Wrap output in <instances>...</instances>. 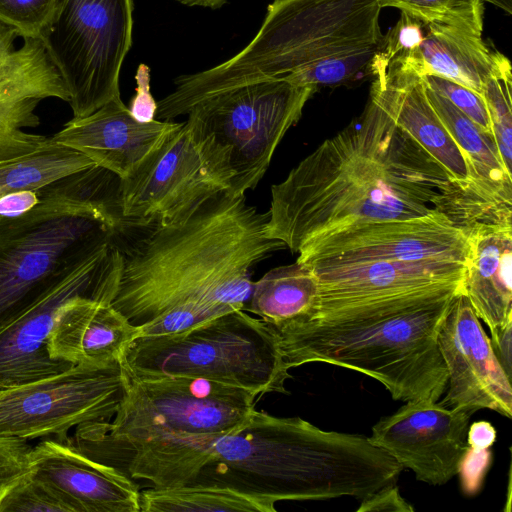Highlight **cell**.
<instances>
[{
    "mask_svg": "<svg viewBox=\"0 0 512 512\" xmlns=\"http://www.w3.org/2000/svg\"><path fill=\"white\" fill-rule=\"evenodd\" d=\"M453 179L370 90L357 118L272 186L266 234L298 253L331 230L424 216Z\"/></svg>",
    "mask_w": 512,
    "mask_h": 512,
    "instance_id": "cell-1",
    "label": "cell"
},
{
    "mask_svg": "<svg viewBox=\"0 0 512 512\" xmlns=\"http://www.w3.org/2000/svg\"><path fill=\"white\" fill-rule=\"evenodd\" d=\"M268 213L226 191L185 218L154 228L131 247L109 304L142 326L180 306L244 310L254 266L286 248L266 234Z\"/></svg>",
    "mask_w": 512,
    "mask_h": 512,
    "instance_id": "cell-2",
    "label": "cell"
},
{
    "mask_svg": "<svg viewBox=\"0 0 512 512\" xmlns=\"http://www.w3.org/2000/svg\"><path fill=\"white\" fill-rule=\"evenodd\" d=\"M261 396L202 378H130L109 421L76 427L66 442L85 457L153 488L190 482L218 438L240 426Z\"/></svg>",
    "mask_w": 512,
    "mask_h": 512,
    "instance_id": "cell-3",
    "label": "cell"
},
{
    "mask_svg": "<svg viewBox=\"0 0 512 512\" xmlns=\"http://www.w3.org/2000/svg\"><path fill=\"white\" fill-rule=\"evenodd\" d=\"M464 286H446L309 313L275 330L288 367L320 362L367 375L394 400L437 402L448 374L438 333Z\"/></svg>",
    "mask_w": 512,
    "mask_h": 512,
    "instance_id": "cell-4",
    "label": "cell"
},
{
    "mask_svg": "<svg viewBox=\"0 0 512 512\" xmlns=\"http://www.w3.org/2000/svg\"><path fill=\"white\" fill-rule=\"evenodd\" d=\"M403 470L364 435L325 431L300 417L254 409L218 438L187 484L217 485L273 503L343 496L362 500L396 483Z\"/></svg>",
    "mask_w": 512,
    "mask_h": 512,
    "instance_id": "cell-5",
    "label": "cell"
},
{
    "mask_svg": "<svg viewBox=\"0 0 512 512\" xmlns=\"http://www.w3.org/2000/svg\"><path fill=\"white\" fill-rule=\"evenodd\" d=\"M380 12L377 0H274L247 46L214 67L177 77L167 99L269 78L318 88L371 76L384 38Z\"/></svg>",
    "mask_w": 512,
    "mask_h": 512,
    "instance_id": "cell-6",
    "label": "cell"
},
{
    "mask_svg": "<svg viewBox=\"0 0 512 512\" xmlns=\"http://www.w3.org/2000/svg\"><path fill=\"white\" fill-rule=\"evenodd\" d=\"M119 183L94 165L52 182L44 202L0 222V332L116 238Z\"/></svg>",
    "mask_w": 512,
    "mask_h": 512,
    "instance_id": "cell-7",
    "label": "cell"
},
{
    "mask_svg": "<svg viewBox=\"0 0 512 512\" xmlns=\"http://www.w3.org/2000/svg\"><path fill=\"white\" fill-rule=\"evenodd\" d=\"M316 91L280 77L262 79L157 104L156 119L187 115L185 122L227 193L240 197L257 186L278 144Z\"/></svg>",
    "mask_w": 512,
    "mask_h": 512,
    "instance_id": "cell-8",
    "label": "cell"
},
{
    "mask_svg": "<svg viewBox=\"0 0 512 512\" xmlns=\"http://www.w3.org/2000/svg\"><path fill=\"white\" fill-rule=\"evenodd\" d=\"M122 364L130 378L195 377L259 395L288 394L292 377L275 330L242 309L178 334L138 336Z\"/></svg>",
    "mask_w": 512,
    "mask_h": 512,
    "instance_id": "cell-9",
    "label": "cell"
},
{
    "mask_svg": "<svg viewBox=\"0 0 512 512\" xmlns=\"http://www.w3.org/2000/svg\"><path fill=\"white\" fill-rule=\"evenodd\" d=\"M133 0H60L42 36L69 93L73 117L120 98L119 76L132 46Z\"/></svg>",
    "mask_w": 512,
    "mask_h": 512,
    "instance_id": "cell-10",
    "label": "cell"
},
{
    "mask_svg": "<svg viewBox=\"0 0 512 512\" xmlns=\"http://www.w3.org/2000/svg\"><path fill=\"white\" fill-rule=\"evenodd\" d=\"M130 377L122 362L75 365L60 374L0 390V438L55 436L118 411Z\"/></svg>",
    "mask_w": 512,
    "mask_h": 512,
    "instance_id": "cell-11",
    "label": "cell"
},
{
    "mask_svg": "<svg viewBox=\"0 0 512 512\" xmlns=\"http://www.w3.org/2000/svg\"><path fill=\"white\" fill-rule=\"evenodd\" d=\"M225 191L227 185L204 156L187 123L177 122L138 166L120 179L123 228L176 222Z\"/></svg>",
    "mask_w": 512,
    "mask_h": 512,
    "instance_id": "cell-12",
    "label": "cell"
},
{
    "mask_svg": "<svg viewBox=\"0 0 512 512\" xmlns=\"http://www.w3.org/2000/svg\"><path fill=\"white\" fill-rule=\"evenodd\" d=\"M122 263L116 238L83 259L60 283L0 332V389L72 368L50 356L51 332L61 311L80 298L110 302Z\"/></svg>",
    "mask_w": 512,
    "mask_h": 512,
    "instance_id": "cell-13",
    "label": "cell"
},
{
    "mask_svg": "<svg viewBox=\"0 0 512 512\" xmlns=\"http://www.w3.org/2000/svg\"><path fill=\"white\" fill-rule=\"evenodd\" d=\"M468 234L436 211L408 219L364 222L307 241L297 261L308 266L364 261L468 262Z\"/></svg>",
    "mask_w": 512,
    "mask_h": 512,
    "instance_id": "cell-14",
    "label": "cell"
},
{
    "mask_svg": "<svg viewBox=\"0 0 512 512\" xmlns=\"http://www.w3.org/2000/svg\"><path fill=\"white\" fill-rule=\"evenodd\" d=\"M474 412L431 400L408 401L373 427L369 441L387 451L416 479L444 485L458 473Z\"/></svg>",
    "mask_w": 512,
    "mask_h": 512,
    "instance_id": "cell-15",
    "label": "cell"
},
{
    "mask_svg": "<svg viewBox=\"0 0 512 512\" xmlns=\"http://www.w3.org/2000/svg\"><path fill=\"white\" fill-rule=\"evenodd\" d=\"M448 380L439 404L512 417V385L465 293L453 301L438 333Z\"/></svg>",
    "mask_w": 512,
    "mask_h": 512,
    "instance_id": "cell-16",
    "label": "cell"
},
{
    "mask_svg": "<svg viewBox=\"0 0 512 512\" xmlns=\"http://www.w3.org/2000/svg\"><path fill=\"white\" fill-rule=\"evenodd\" d=\"M497 52L490 50L482 33L424 24L401 13L395 26L384 35L373 62L421 77H441L482 94Z\"/></svg>",
    "mask_w": 512,
    "mask_h": 512,
    "instance_id": "cell-17",
    "label": "cell"
},
{
    "mask_svg": "<svg viewBox=\"0 0 512 512\" xmlns=\"http://www.w3.org/2000/svg\"><path fill=\"white\" fill-rule=\"evenodd\" d=\"M0 25V160L32 152L47 136L28 131L40 124L38 105L47 98L69 102V93L41 39Z\"/></svg>",
    "mask_w": 512,
    "mask_h": 512,
    "instance_id": "cell-18",
    "label": "cell"
},
{
    "mask_svg": "<svg viewBox=\"0 0 512 512\" xmlns=\"http://www.w3.org/2000/svg\"><path fill=\"white\" fill-rule=\"evenodd\" d=\"M466 266L459 262L402 261L309 266L319 283L318 298L309 313L430 288L465 287Z\"/></svg>",
    "mask_w": 512,
    "mask_h": 512,
    "instance_id": "cell-19",
    "label": "cell"
},
{
    "mask_svg": "<svg viewBox=\"0 0 512 512\" xmlns=\"http://www.w3.org/2000/svg\"><path fill=\"white\" fill-rule=\"evenodd\" d=\"M30 473L57 492L72 512H141L135 481L48 439L32 447Z\"/></svg>",
    "mask_w": 512,
    "mask_h": 512,
    "instance_id": "cell-20",
    "label": "cell"
},
{
    "mask_svg": "<svg viewBox=\"0 0 512 512\" xmlns=\"http://www.w3.org/2000/svg\"><path fill=\"white\" fill-rule=\"evenodd\" d=\"M177 122H140L121 97L84 117H73L52 135L120 179L127 177Z\"/></svg>",
    "mask_w": 512,
    "mask_h": 512,
    "instance_id": "cell-21",
    "label": "cell"
},
{
    "mask_svg": "<svg viewBox=\"0 0 512 512\" xmlns=\"http://www.w3.org/2000/svg\"><path fill=\"white\" fill-rule=\"evenodd\" d=\"M374 92L397 124L457 181L468 178L464 157L434 110L424 78L405 70L372 63Z\"/></svg>",
    "mask_w": 512,
    "mask_h": 512,
    "instance_id": "cell-22",
    "label": "cell"
},
{
    "mask_svg": "<svg viewBox=\"0 0 512 512\" xmlns=\"http://www.w3.org/2000/svg\"><path fill=\"white\" fill-rule=\"evenodd\" d=\"M139 333V328L109 303L80 298L59 314L51 332L50 356L73 365L122 362Z\"/></svg>",
    "mask_w": 512,
    "mask_h": 512,
    "instance_id": "cell-23",
    "label": "cell"
},
{
    "mask_svg": "<svg viewBox=\"0 0 512 512\" xmlns=\"http://www.w3.org/2000/svg\"><path fill=\"white\" fill-rule=\"evenodd\" d=\"M466 232L465 294L493 334L512 322V227L477 223Z\"/></svg>",
    "mask_w": 512,
    "mask_h": 512,
    "instance_id": "cell-24",
    "label": "cell"
},
{
    "mask_svg": "<svg viewBox=\"0 0 512 512\" xmlns=\"http://www.w3.org/2000/svg\"><path fill=\"white\" fill-rule=\"evenodd\" d=\"M319 294L318 279L308 265L279 266L253 282L244 311L251 312L273 329L308 314Z\"/></svg>",
    "mask_w": 512,
    "mask_h": 512,
    "instance_id": "cell-25",
    "label": "cell"
},
{
    "mask_svg": "<svg viewBox=\"0 0 512 512\" xmlns=\"http://www.w3.org/2000/svg\"><path fill=\"white\" fill-rule=\"evenodd\" d=\"M94 165L84 154L50 136L32 152L0 160V195L38 189Z\"/></svg>",
    "mask_w": 512,
    "mask_h": 512,
    "instance_id": "cell-26",
    "label": "cell"
},
{
    "mask_svg": "<svg viewBox=\"0 0 512 512\" xmlns=\"http://www.w3.org/2000/svg\"><path fill=\"white\" fill-rule=\"evenodd\" d=\"M141 512H276L275 503L230 488L185 484L140 491Z\"/></svg>",
    "mask_w": 512,
    "mask_h": 512,
    "instance_id": "cell-27",
    "label": "cell"
},
{
    "mask_svg": "<svg viewBox=\"0 0 512 512\" xmlns=\"http://www.w3.org/2000/svg\"><path fill=\"white\" fill-rule=\"evenodd\" d=\"M512 72L509 59L497 52L494 69L483 85L492 135L506 170L512 164Z\"/></svg>",
    "mask_w": 512,
    "mask_h": 512,
    "instance_id": "cell-28",
    "label": "cell"
},
{
    "mask_svg": "<svg viewBox=\"0 0 512 512\" xmlns=\"http://www.w3.org/2000/svg\"><path fill=\"white\" fill-rule=\"evenodd\" d=\"M424 24H439L483 32L484 0H377Z\"/></svg>",
    "mask_w": 512,
    "mask_h": 512,
    "instance_id": "cell-29",
    "label": "cell"
},
{
    "mask_svg": "<svg viewBox=\"0 0 512 512\" xmlns=\"http://www.w3.org/2000/svg\"><path fill=\"white\" fill-rule=\"evenodd\" d=\"M60 0H0V25L18 37L41 39L50 26Z\"/></svg>",
    "mask_w": 512,
    "mask_h": 512,
    "instance_id": "cell-30",
    "label": "cell"
},
{
    "mask_svg": "<svg viewBox=\"0 0 512 512\" xmlns=\"http://www.w3.org/2000/svg\"><path fill=\"white\" fill-rule=\"evenodd\" d=\"M0 512H72V509L57 492L29 472L2 496Z\"/></svg>",
    "mask_w": 512,
    "mask_h": 512,
    "instance_id": "cell-31",
    "label": "cell"
},
{
    "mask_svg": "<svg viewBox=\"0 0 512 512\" xmlns=\"http://www.w3.org/2000/svg\"><path fill=\"white\" fill-rule=\"evenodd\" d=\"M426 85L444 96L485 133L492 135L491 121L482 94L450 80L437 76H424Z\"/></svg>",
    "mask_w": 512,
    "mask_h": 512,
    "instance_id": "cell-32",
    "label": "cell"
},
{
    "mask_svg": "<svg viewBox=\"0 0 512 512\" xmlns=\"http://www.w3.org/2000/svg\"><path fill=\"white\" fill-rule=\"evenodd\" d=\"M226 312L230 311L207 306H180L139 326V336L178 334Z\"/></svg>",
    "mask_w": 512,
    "mask_h": 512,
    "instance_id": "cell-33",
    "label": "cell"
},
{
    "mask_svg": "<svg viewBox=\"0 0 512 512\" xmlns=\"http://www.w3.org/2000/svg\"><path fill=\"white\" fill-rule=\"evenodd\" d=\"M31 450L26 439L0 438V499L14 483L30 472Z\"/></svg>",
    "mask_w": 512,
    "mask_h": 512,
    "instance_id": "cell-34",
    "label": "cell"
},
{
    "mask_svg": "<svg viewBox=\"0 0 512 512\" xmlns=\"http://www.w3.org/2000/svg\"><path fill=\"white\" fill-rule=\"evenodd\" d=\"M491 463L490 448H467L461 458L457 473L462 492L466 496H474L480 491Z\"/></svg>",
    "mask_w": 512,
    "mask_h": 512,
    "instance_id": "cell-35",
    "label": "cell"
},
{
    "mask_svg": "<svg viewBox=\"0 0 512 512\" xmlns=\"http://www.w3.org/2000/svg\"><path fill=\"white\" fill-rule=\"evenodd\" d=\"M135 80L136 94L128 107L131 115L140 122H150L156 119L157 102L150 92V68L141 63L137 67Z\"/></svg>",
    "mask_w": 512,
    "mask_h": 512,
    "instance_id": "cell-36",
    "label": "cell"
},
{
    "mask_svg": "<svg viewBox=\"0 0 512 512\" xmlns=\"http://www.w3.org/2000/svg\"><path fill=\"white\" fill-rule=\"evenodd\" d=\"M357 512H413L414 508L401 496L396 483L387 485L361 500Z\"/></svg>",
    "mask_w": 512,
    "mask_h": 512,
    "instance_id": "cell-37",
    "label": "cell"
},
{
    "mask_svg": "<svg viewBox=\"0 0 512 512\" xmlns=\"http://www.w3.org/2000/svg\"><path fill=\"white\" fill-rule=\"evenodd\" d=\"M493 351L506 374L512 376V322L497 330L490 337Z\"/></svg>",
    "mask_w": 512,
    "mask_h": 512,
    "instance_id": "cell-38",
    "label": "cell"
},
{
    "mask_svg": "<svg viewBox=\"0 0 512 512\" xmlns=\"http://www.w3.org/2000/svg\"><path fill=\"white\" fill-rule=\"evenodd\" d=\"M497 438L494 426L485 420L474 421L467 430V444L473 448H491Z\"/></svg>",
    "mask_w": 512,
    "mask_h": 512,
    "instance_id": "cell-39",
    "label": "cell"
},
{
    "mask_svg": "<svg viewBox=\"0 0 512 512\" xmlns=\"http://www.w3.org/2000/svg\"><path fill=\"white\" fill-rule=\"evenodd\" d=\"M183 5L190 7H204L210 9H219L227 3L228 0H175Z\"/></svg>",
    "mask_w": 512,
    "mask_h": 512,
    "instance_id": "cell-40",
    "label": "cell"
},
{
    "mask_svg": "<svg viewBox=\"0 0 512 512\" xmlns=\"http://www.w3.org/2000/svg\"><path fill=\"white\" fill-rule=\"evenodd\" d=\"M484 1L490 2L494 6L507 12V14H509V15L512 13V0H484Z\"/></svg>",
    "mask_w": 512,
    "mask_h": 512,
    "instance_id": "cell-41",
    "label": "cell"
},
{
    "mask_svg": "<svg viewBox=\"0 0 512 512\" xmlns=\"http://www.w3.org/2000/svg\"><path fill=\"white\" fill-rule=\"evenodd\" d=\"M1 390V389H0Z\"/></svg>",
    "mask_w": 512,
    "mask_h": 512,
    "instance_id": "cell-42",
    "label": "cell"
}]
</instances>
